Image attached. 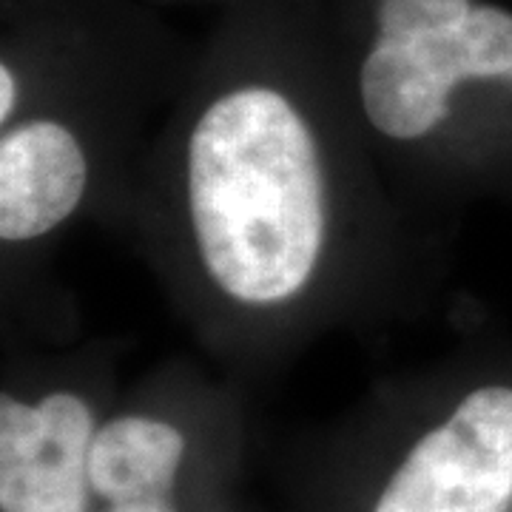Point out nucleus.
I'll list each match as a JSON object with an SVG mask.
<instances>
[{
  "label": "nucleus",
  "instance_id": "f257e3e1",
  "mask_svg": "<svg viewBox=\"0 0 512 512\" xmlns=\"http://www.w3.org/2000/svg\"><path fill=\"white\" fill-rule=\"evenodd\" d=\"M262 35L177 94L114 228L231 379L424 316L456 237L384 180L328 60Z\"/></svg>",
  "mask_w": 512,
  "mask_h": 512
},
{
  "label": "nucleus",
  "instance_id": "f03ea898",
  "mask_svg": "<svg viewBox=\"0 0 512 512\" xmlns=\"http://www.w3.org/2000/svg\"><path fill=\"white\" fill-rule=\"evenodd\" d=\"M69 26L0 60V342L69 345L80 308L55 276L74 231L114 234L140 163L180 92Z\"/></svg>",
  "mask_w": 512,
  "mask_h": 512
},
{
  "label": "nucleus",
  "instance_id": "7ed1b4c3",
  "mask_svg": "<svg viewBox=\"0 0 512 512\" xmlns=\"http://www.w3.org/2000/svg\"><path fill=\"white\" fill-rule=\"evenodd\" d=\"M328 63L367 151L413 211L453 228L470 205L512 202V6L365 0L356 43Z\"/></svg>",
  "mask_w": 512,
  "mask_h": 512
},
{
  "label": "nucleus",
  "instance_id": "20e7f679",
  "mask_svg": "<svg viewBox=\"0 0 512 512\" xmlns=\"http://www.w3.org/2000/svg\"><path fill=\"white\" fill-rule=\"evenodd\" d=\"M404 416L365 512H512V333L470 328L390 384Z\"/></svg>",
  "mask_w": 512,
  "mask_h": 512
},
{
  "label": "nucleus",
  "instance_id": "39448f33",
  "mask_svg": "<svg viewBox=\"0 0 512 512\" xmlns=\"http://www.w3.org/2000/svg\"><path fill=\"white\" fill-rule=\"evenodd\" d=\"M0 348V512H97L89 458L131 342L80 336Z\"/></svg>",
  "mask_w": 512,
  "mask_h": 512
},
{
  "label": "nucleus",
  "instance_id": "423d86ee",
  "mask_svg": "<svg viewBox=\"0 0 512 512\" xmlns=\"http://www.w3.org/2000/svg\"><path fill=\"white\" fill-rule=\"evenodd\" d=\"M188 359L163 362L111 404L89 458L97 512H177L168 493L222 384Z\"/></svg>",
  "mask_w": 512,
  "mask_h": 512
}]
</instances>
